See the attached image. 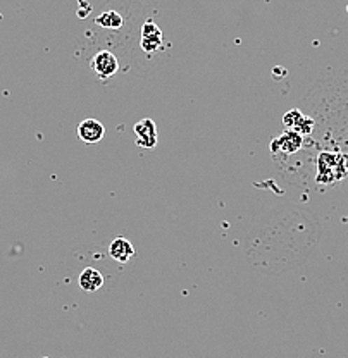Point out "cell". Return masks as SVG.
<instances>
[{
    "instance_id": "9c48e42d",
    "label": "cell",
    "mask_w": 348,
    "mask_h": 358,
    "mask_svg": "<svg viewBox=\"0 0 348 358\" xmlns=\"http://www.w3.org/2000/svg\"><path fill=\"white\" fill-rule=\"evenodd\" d=\"M302 117H304V114H302V112L298 110V109L288 110L286 114L283 115V124H284V128L295 129V128H297V126H298V122L302 121Z\"/></svg>"
},
{
    "instance_id": "52a82bcc",
    "label": "cell",
    "mask_w": 348,
    "mask_h": 358,
    "mask_svg": "<svg viewBox=\"0 0 348 358\" xmlns=\"http://www.w3.org/2000/svg\"><path fill=\"white\" fill-rule=\"evenodd\" d=\"M109 255L116 262L126 264L131 257H134L133 243L130 240H126V238H116L109 246Z\"/></svg>"
},
{
    "instance_id": "30bf717a",
    "label": "cell",
    "mask_w": 348,
    "mask_h": 358,
    "mask_svg": "<svg viewBox=\"0 0 348 358\" xmlns=\"http://www.w3.org/2000/svg\"><path fill=\"white\" fill-rule=\"evenodd\" d=\"M160 43H162V35H153V36H141V48H144L145 52H155L157 48L160 47Z\"/></svg>"
},
{
    "instance_id": "7a4b0ae2",
    "label": "cell",
    "mask_w": 348,
    "mask_h": 358,
    "mask_svg": "<svg viewBox=\"0 0 348 358\" xmlns=\"http://www.w3.org/2000/svg\"><path fill=\"white\" fill-rule=\"evenodd\" d=\"M90 66H92L93 73L97 74L102 80H107V78L114 76L119 71V61L114 54L109 50H99L93 59L90 61Z\"/></svg>"
},
{
    "instance_id": "5b68a950",
    "label": "cell",
    "mask_w": 348,
    "mask_h": 358,
    "mask_svg": "<svg viewBox=\"0 0 348 358\" xmlns=\"http://www.w3.org/2000/svg\"><path fill=\"white\" fill-rule=\"evenodd\" d=\"M78 138L85 143H99L106 136V126L97 119H85L76 128Z\"/></svg>"
},
{
    "instance_id": "8fae6325",
    "label": "cell",
    "mask_w": 348,
    "mask_h": 358,
    "mask_svg": "<svg viewBox=\"0 0 348 358\" xmlns=\"http://www.w3.org/2000/svg\"><path fill=\"white\" fill-rule=\"evenodd\" d=\"M312 129H314V121L310 117H305L304 115V117H302V121L298 122V126L293 129V131L300 133L302 136H305V134L312 133Z\"/></svg>"
},
{
    "instance_id": "6da1fadb",
    "label": "cell",
    "mask_w": 348,
    "mask_h": 358,
    "mask_svg": "<svg viewBox=\"0 0 348 358\" xmlns=\"http://www.w3.org/2000/svg\"><path fill=\"white\" fill-rule=\"evenodd\" d=\"M319 174L317 181L319 182H335L347 176L348 173V157L342 154H324L319 155Z\"/></svg>"
},
{
    "instance_id": "7c38bea8",
    "label": "cell",
    "mask_w": 348,
    "mask_h": 358,
    "mask_svg": "<svg viewBox=\"0 0 348 358\" xmlns=\"http://www.w3.org/2000/svg\"><path fill=\"white\" fill-rule=\"evenodd\" d=\"M43 358H48V357H43Z\"/></svg>"
},
{
    "instance_id": "277c9868",
    "label": "cell",
    "mask_w": 348,
    "mask_h": 358,
    "mask_svg": "<svg viewBox=\"0 0 348 358\" xmlns=\"http://www.w3.org/2000/svg\"><path fill=\"white\" fill-rule=\"evenodd\" d=\"M137 145L141 148H153L157 145V126L152 119H141L133 128Z\"/></svg>"
},
{
    "instance_id": "ba28073f",
    "label": "cell",
    "mask_w": 348,
    "mask_h": 358,
    "mask_svg": "<svg viewBox=\"0 0 348 358\" xmlns=\"http://www.w3.org/2000/svg\"><path fill=\"white\" fill-rule=\"evenodd\" d=\"M95 24L106 29H119L123 28V16L116 10H106L95 17Z\"/></svg>"
},
{
    "instance_id": "8992f818",
    "label": "cell",
    "mask_w": 348,
    "mask_h": 358,
    "mask_svg": "<svg viewBox=\"0 0 348 358\" xmlns=\"http://www.w3.org/2000/svg\"><path fill=\"white\" fill-rule=\"evenodd\" d=\"M78 285L85 293H95L104 286V275L99 268L87 267L78 275Z\"/></svg>"
},
{
    "instance_id": "3957f363",
    "label": "cell",
    "mask_w": 348,
    "mask_h": 358,
    "mask_svg": "<svg viewBox=\"0 0 348 358\" xmlns=\"http://www.w3.org/2000/svg\"><path fill=\"white\" fill-rule=\"evenodd\" d=\"M302 143H304V136H302L300 133L293 131V129H288V131H284L281 136L276 138L274 141H272L271 145V150L274 152H283V154L286 155H291L295 154V152L300 150Z\"/></svg>"
}]
</instances>
